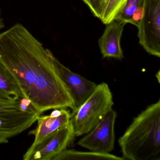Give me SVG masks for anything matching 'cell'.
<instances>
[{
    "label": "cell",
    "mask_w": 160,
    "mask_h": 160,
    "mask_svg": "<svg viewBox=\"0 0 160 160\" xmlns=\"http://www.w3.org/2000/svg\"><path fill=\"white\" fill-rule=\"evenodd\" d=\"M0 61L11 72L27 99L40 114L70 108L73 101L47 49L21 24L0 34Z\"/></svg>",
    "instance_id": "6da1fadb"
},
{
    "label": "cell",
    "mask_w": 160,
    "mask_h": 160,
    "mask_svg": "<svg viewBox=\"0 0 160 160\" xmlns=\"http://www.w3.org/2000/svg\"><path fill=\"white\" fill-rule=\"evenodd\" d=\"M124 160H160V100L134 118L118 139Z\"/></svg>",
    "instance_id": "7a4b0ae2"
},
{
    "label": "cell",
    "mask_w": 160,
    "mask_h": 160,
    "mask_svg": "<svg viewBox=\"0 0 160 160\" xmlns=\"http://www.w3.org/2000/svg\"><path fill=\"white\" fill-rule=\"evenodd\" d=\"M113 95L105 82L97 85L89 97L71 114L74 134L80 136L88 133L112 109Z\"/></svg>",
    "instance_id": "3957f363"
},
{
    "label": "cell",
    "mask_w": 160,
    "mask_h": 160,
    "mask_svg": "<svg viewBox=\"0 0 160 160\" xmlns=\"http://www.w3.org/2000/svg\"><path fill=\"white\" fill-rule=\"evenodd\" d=\"M139 43L147 53L160 57V0H144V14L137 26Z\"/></svg>",
    "instance_id": "277c9868"
},
{
    "label": "cell",
    "mask_w": 160,
    "mask_h": 160,
    "mask_svg": "<svg viewBox=\"0 0 160 160\" xmlns=\"http://www.w3.org/2000/svg\"><path fill=\"white\" fill-rule=\"evenodd\" d=\"M75 137L70 120L68 124L48 135L41 143L31 146L23 155V160H53L70 146Z\"/></svg>",
    "instance_id": "5b68a950"
},
{
    "label": "cell",
    "mask_w": 160,
    "mask_h": 160,
    "mask_svg": "<svg viewBox=\"0 0 160 160\" xmlns=\"http://www.w3.org/2000/svg\"><path fill=\"white\" fill-rule=\"evenodd\" d=\"M117 112L110 110L98 124L78 141L80 147L90 151L110 153L115 148V124Z\"/></svg>",
    "instance_id": "8992f818"
},
{
    "label": "cell",
    "mask_w": 160,
    "mask_h": 160,
    "mask_svg": "<svg viewBox=\"0 0 160 160\" xmlns=\"http://www.w3.org/2000/svg\"><path fill=\"white\" fill-rule=\"evenodd\" d=\"M47 49L54 66L74 103V113L76 109L89 97L97 85L93 81L72 72L61 63L50 50Z\"/></svg>",
    "instance_id": "52a82bcc"
},
{
    "label": "cell",
    "mask_w": 160,
    "mask_h": 160,
    "mask_svg": "<svg viewBox=\"0 0 160 160\" xmlns=\"http://www.w3.org/2000/svg\"><path fill=\"white\" fill-rule=\"evenodd\" d=\"M72 115L66 108L55 109L48 116H41L37 119V127L29 132V134L34 136L32 147L41 143L47 136L59 128L69 123Z\"/></svg>",
    "instance_id": "ba28073f"
},
{
    "label": "cell",
    "mask_w": 160,
    "mask_h": 160,
    "mask_svg": "<svg viewBox=\"0 0 160 160\" xmlns=\"http://www.w3.org/2000/svg\"><path fill=\"white\" fill-rule=\"evenodd\" d=\"M102 35L98 41L103 58L122 60L124 58L120 41L125 24L113 21L107 24Z\"/></svg>",
    "instance_id": "9c48e42d"
},
{
    "label": "cell",
    "mask_w": 160,
    "mask_h": 160,
    "mask_svg": "<svg viewBox=\"0 0 160 160\" xmlns=\"http://www.w3.org/2000/svg\"><path fill=\"white\" fill-rule=\"evenodd\" d=\"M40 114L26 98L15 101L0 99V124L4 119L17 118Z\"/></svg>",
    "instance_id": "30bf717a"
},
{
    "label": "cell",
    "mask_w": 160,
    "mask_h": 160,
    "mask_svg": "<svg viewBox=\"0 0 160 160\" xmlns=\"http://www.w3.org/2000/svg\"><path fill=\"white\" fill-rule=\"evenodd\" d=\"M24 98L27 99L18 82L0 61V99L15 101Z\"/></svg>",
    "instance_id": "8fae6325"
},
{
    "label": "cell",
    "mask_w": 160,
    "mask_h": 160,
    "mask_svg": "<svg viewBox=\"0 0 160 160\" xmlns=\"http://www.w3.org/2000/svg\"><path fill=\"white\" fill-rule=\"evenodd\" d=\"M144 0H127L114 21L137 26L144 14Z\"/></svg>",
    "instance_id": "7c38bea8"
},
{
    "label": "cell",
    "mask_w": 160,
    "mask_h": 160,
    "mask_svg": "<svg viewBox=\"0 0 160 160\" xmlns=\"http://www.w3.org/2000/svg\"><path fill=\"white\" fill-rule=\"evenodd\" d=\"M124 160L111 153H102L94 152H83L65 149L57 155L53 160Z\"/></svg>",
    "instance_id": "4fadbf2b"
},
{
    "label": "cell",
    "mask_w": 160,
    "mask_h": 160,
    "mask_svg": "<svg viewBox=\"0 0 160 160\" xmlns=\"http://www.w3.org/2000/svg\"><path fill=\"white\" fill-rule=\"evenodd\" d=\"M126 1L127 0H106L100 19L103 24L107 25L114 21Z\"/></svg>",
    "instance_id": "5bb4252c"
},
{
    "label": "cell",
    "mask_w": 160,
    "mask_h": 160,
    "mask_svg": "<svg viewBox=\"0 0 160 160\" xmlns=\"http://www.w3.org/2000/svg\"><path fill=\"white\" fill-rule=\"evenodd\" d=\"M94 17L101 19L105 0H82Z\"/></svg>",
    "instance_id": "9a60e30c"
},
{
    "label": "cell",
    "mask_w": 160,
    "mask_h": 160,
    "mask_svg": "<svg viewBox=\"0 0 160 160\" xmlns=\"http://www.w3.org/2000/svg\"><path fill=\"white\" fill-rule=\"evenodd\" d=\"M156 77L157 78V80H158V82L160 83V71H158L157 73H156Z\"/></svg>",
    "instance_id": "2e32d148"
},
{
    "label": "cell",
    "mask_w": 160,
    "mask_h": 160,
    "mask_svg": "<svg viewBox=\"0 0 160 160\" xmlns=\"http://www.w3.org/2000/svg\"><path fill=\"white\" fill-rule=\"evenodd\" d=\"M0 16H1V10H0ZM2 24V23L1 20V18H0V27H1Z\"/></svg>",
    "instance_id": "e0dca14e"
},
{
    "label": "cell",
    "mask_w": 160,
    "mask_h": 160,
    "mask_svg": "<svg viewBox=\"0 0 160 160\" xmlns=\"http://www.w3.org/2000/svg\"><path fill=\"white\" fill-rule=\"evenodd\" d=\"M105 1H106V0H105Z\"/></svg>",
    "instance_id": "ac0fdd59"
}]
</instances>
